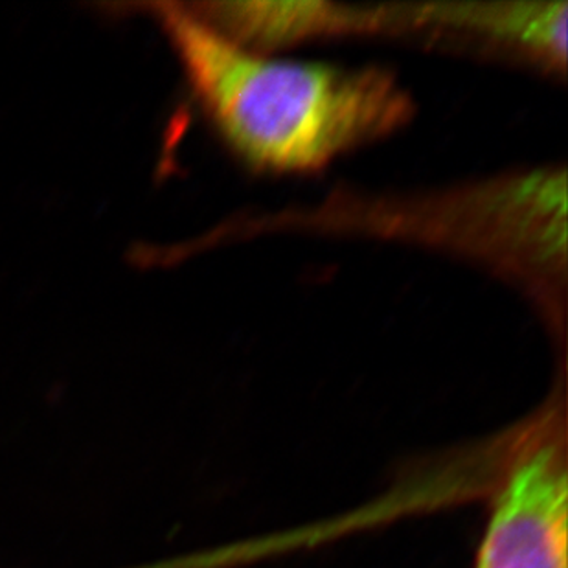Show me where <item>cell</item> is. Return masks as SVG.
Returning a JSON list of instances; mask_svg holds the SVG:
<instances>
[{
	"instance_id": "1",
	"label": "cell",
	"mask_w": 568,
	"mask_h": 568,
	"mask_svg": "<svg viewBox=\"0 0 568 568\" xmlns=\"http://www.w3.org/2000/svg\"><path fill=\"white\" fill-rule=\"evenodd\" d=\"M156 13L204 114L260 172H318L416 113L388 70L276 60L232 43L189 6L161 4Z\"/></svg>"
},
{
	"instance_id": "2",
	"label": "cell",
	"mask_w": 568,
	"mask_h": 568,
	"mask_svg": "<svg viewBox=\"0 0 568 568\" xmlns=\"http://www.w3.org/2000/svg\"><path fill=\"white\" fill-rule=\"evenodd\" d=\"M567 422L558 396L509 447L477 568H567Z\"/></svg>"
},
{
	"instance_id": "3",
	"label": "cell",
	"mask_w": 568,
	"mask_h": 568,
	"mask_svg": "<svg viewBox=\"0 0 568 568\" xmlns=\"http://www.w3.org/2000/svg\"><path fill=\"white\" fill-rule=\"evenodd\" d=\"M567 2H442L419 4V27L453 33L537 67L567 70Z\"/></svg>"
},
{
	"instance_id": "4",
	"label": "cell",
	"mask_w": 568,
	"mask_h": 568,
	"mask_svg": "<svg viewBox=\"0 0 568 568\" xmlns=\"http://www.w3.org/2000/svg\"><path fill=\"white\" fill-rule=\"evenodd\" d=\"M190 10L223 38L257 54L301 41L388 30L386 6L357 8L333 2H204Z\"/></svg>"
}]
</instances>
